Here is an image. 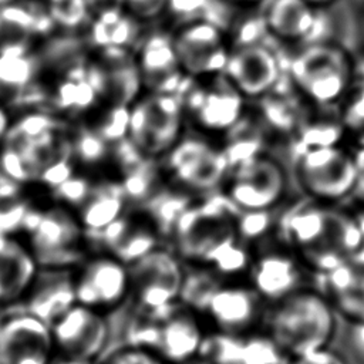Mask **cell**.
<instances>
[{"instance_id":"obj_1","label":"cell","mask_w":364,"mask_h":364,"mask_svg":"<svg viewBox=\"0 0 364 364\" xmlns=\"http://www.w3.org/2000/svg\"><path fill=\"white\" fill-rule=\"evenodd\" d=\"M284 236L304 269L324 276L364 247L351 215L327 203L310 200L283 220Z\"/></svg>"},{"instance_id":"obj_2","label":"cell","mask_w":364,"mask_h":364,"mask_svg":"<svg viewBox=\"0 0 364 364\" xmlns=\"http://www.w3.org/2000/svg\"><path fill=\"white\" fill-rule=\"evenodd\" d=\"M172 235L175 255L196 267H206L219 277L235 279L247 272L252 259L239 243L237 219L215 205L185 208Z\"/></svg>"},{"instance_id":"obj_3","label":"cell","mask_w":364,"mask_h":364,"mask_svg":"<svg viewBox=\"0 0 364 364\" xmlns=\"http://www.w3.org/2000/svg\"><path fill=\"white\" fill-rule=\"evenodd\" d=\"M337 316L331 300L321 290L301 287L267 306L263 328L289 360L331 346Z\"/></svg>"},{"instance_id":"obj_4","label":"cell","mask_w":364,"mask_h":364,"mask_svg":"<svg viewBox=\"0 0 364 364\" xmlns=\"http://www.w3.org/2000/svg\"><path fill=\"white\" fill-rule=\"evenodd\" d=\"M289 77L301 97L317 105H331L350 92L354 64L341 46L313 43L291 58Z\"/></svg>"},{"instance_id":"obj_5","label":"cell","mask_w":364,"mask_h":364,"mask_svg":"<svg viewBox=\"0 0 364 364\" xmlns=\"http://www.w3.org/2000/svg\"><path fill=\"white\" fill-rule=\"evenodd\" d=\"M294 178L310 200L327 205L340 202L355 193L354 152L337 142L309 145L296 159Z\"/></svg>"},{"instance_id":"obj_6","label":"cell","mask_w":364,"mask_h":364,"mask_svg":"<svg viewBox=\"0 0 364 364\" xmlns=\"http://www.w3.org/2000/svg\"><path fill=\"white\" fill-rule=\"evenodd\" d=\"M185 118L176 94L149 92L131 105L128 138L146 158L165 156L181 141Z\"/></svg>"},{"instance_id":"obj_7","label":"cell","mask_w":364,"mask_h":364,"mask_svg":"<svg viewBox=\"0 0 364 364\" xmlns=\"http://www.w3.org/2000/svg\"><path fill=\"white\" fill-rule=\"evenodd\" d=\"M225 198L240 212H270L284 196V168L272 156H243L229 169L223 183Z\"/></svg>"},{"instance_id":"obj_8","label":"cell","mask_w":364,"mask_h":364,"mask_svg":"<svg viewBox=\"0 0 364 364\" xmlns=\"http://www.w3.org/2000/svg\"><path fill=\"white\" fill-rule=\"evenodd\" d=\"M128 269L134 307L161 313L179 303L186 270L175 252L158 246Z\"/></svg>"},{"instance_id":"obj_9","label":"cell","mask_w":364,"mask_h":364,"mask_svg":"<svg viewBox=\"0 0 364 364\" xmlns=\"http://www.w3.org/2000/svg\"><path fill=\"white\" fill-rule=\"evenodd\" d=\"M28 236L30 250L38 267L74 270L85 260L80 246L84 229L78 216L64 206L43 210L38 225Z\"/></svg>"},{"instance_id":"obj_10","label":"cell","mask_w":364,"mask_h":364,"mask_svg":"<svg viewBox=\"0 0 364 364\" xmlns=\"http://www.w3.org/2000/svg\"><path fill=\"white\" fill-rule=\"evenodd\" d=\"M168 176L185 191L206 192L223 183L230 158L202 138H181L164 156Z\"/></svg>"},{"instance_id":"obj_11","label":"cell","mask_w":364,"mask_h":364,"mask_svg":"<svg viewBox=\"0 0 364 364\" xmlns=\"http://www.w3.org/2000/svg\"><path fill=\"white\" fill-rule=\"evenodd\" d=\"M172 40L188 78L206 80L223 74L232 48L218 23L195 20L181 24Z\"/></svg>"},{"instance_id":"obj_12","label":"cell","mask_w":364,"mask_h":364,"mask_svg":"<svg viewBox=\"0 0 364 364\" xmlns=\"http://www.w3.org/2000/svg\"><path fill=\"white\" fill-rule=\"evenodd\" d=\"M74 287L77 303L108 316L129 303L128 264L112 255H97L75 269Z\"/></svg>"},{"instance_id":"obj_13","label":"cell","mask_w":364,"mask_h":364,"mask_svg":"<svg viewBox=\"0 0 364 364\" xmlns=\"http://www.w3.org/2000/svg\"><path fill=\"white\" fill-rule=\"evenodd\" d=\"M57 354L50 324L21 307L4 311L0 364H51Z\"/></svg>"},{"instance_id":"obj_14","label":"cell","mask_w":364,"mask_h":364,"mask_svg":"<svg viewBox=\"0 0 364 364\" xmlns=\"http://www.w3.org/2000/svg\"><path fill=\"white\" fill-rule=\"evenodd\" d=\"M196 81L200 84L191 88L182 100L185 117L203 132L220 134L232 129L243 115L245 98L223 75Z\"/></svg>"},{"instance_id":"obj_15","label":"cell","mask_w":364,"mask_h":364,"mask_svg":"<svg viewBox=\"0 0 364 364\" xmlns=\"http://www.w3.org/2000/svg\"><path fill=\"white\" fill-rule=\"evenodd\" d=\"M267 304L249 283L223 280L210 296L203 317L212 330L247 334L263 327Z\"/></svg>"},{"instance_id":"obj_16","label":"cell","mask_w":364,"mask_h":364,"mask_svg":"<svg viewBox=\"0 0 364 364\" xmlns=\"http://www.w3.org/2000/svg\"><path fill=\"white\" fill-rule=\"evenodd\" d=\"M58 354L100 361L109 341L108 316L75 303L51 324Z\"/></svg>"},{"instance_id":"obj_17","label":"cell","mask_w":364,"mask_h":364,"mask_svg":"<svg viewBox=\"0 0 364 364\" xmlns=\"http://www.w3.org/2000/svg\"><path fill=\"white\" fill-rule=\"evenodd\" d=\"M209 331L210 327L200 313L178 303L161 313L155 353L166 364H183L200 357Z\"/></svg>"},{"instance_id":"obj_18","label":"cell","mask_w":364,"mask_h":364,"mask_svg":"<svg viewBox=\"0 0 364 364\" xmlns=\"http://www.w3.org/2000/svg\"><path fill=\"white\" fill-rule=\"evenodd\" d=\"M222 75L245 100H255L273 90L280 77V65L267 47L250 43L232 48Z\"/></svg>"},{"instance_id":"obj_19","label":"cell","mask_w":364,"mask_h":364,"mask_svg":"<svg viewBox=\"0 0 364 364\" xmlns=\"http://www.w3.org/2000/svg\"><path fill=\"white\" fill-rule=\"evenodd\" d=\"M136 63L141 71L142 84L149 92L176 94L185 81L172 34L154 31L138 44Z\"/></svg>"},{"instance_id":"obj_20","label":"cell","mask_w":364,"mask_h":364,"mask_svg":"<svg viewBox=\"0 0 364 364\" xmlns=\"http://www.w3.org/2000/svg\"><path fill=\"white\" fill-rule=\"evenodd\" d=\"M304 266L291 252H264L252 259L247 270L249 284L262 297V300L270 306L301 286Z\"/></svg>"},{"instance_id":"obj_21","label":"cell","mask_w":364,"mask_h":364,"mask_svg":"<svg viewBox=\"0 0 364 364\" xmlns=\"http://www.w3.org/2000/svg\"><path fill=\"white\" fill-rule=\"evenodd\" d=\"M75 303L74 270L40 267L20 307L51 326Z\"/></svg>"},{"instance_id":"obj_22","label":"cell","mask_w":364,"mask_h":364,"mask_svg":"<svg viewBox=\"0 0 364 364\" xmlns=\"http://www.w3.org/2000/svg\"><path fill=\"white\" fill-rule=\"evenodd\" d=\"M324 290L337 313L347 321L364 320V247L323 276Z\"/></svg>"},{"instance_id":"obj_23","label":"cell","mask_w":364,"mask_h":364,"mask_svg":"<svg viewBox=\"0 0 364 364\" xmlns=\"http://www.w3.org/2000/svg\"><path fill=\"white\" fill-rule=\"evenodd\" d=\"M318 9L306 0H267L262 13L264 31L283 43H299L316 28Z\"/></svg>"},{"instance_id":"obj_24","label":"cell","mask_w":364,"mask_h":364,"mask_svg":"<svg viewBox=\"0 0 364 364\" xmlns=\"http://www.w3.org/2000/svg\"><path fill=\"white\" fill-rule=\"evenodd\" d=\"M31 44L14 43L0 47V98H9L17 90L37 80L43 68Z\"/></svg>"},{"instance_id":"obj_25","label":"cell","mask_w":364,"mask_h":364,"mask_svg":"<svg viewBox=\"0 0 364 364\" xmlns=\"http://www.w3.org/2000/svg\"><path fill=\"white\" fill-rule=\"evenodd\" d=\"M127 205L121 182L102 181L92 186L90 198L78 208V220L84 230H98L125 215Z\"/></svg>"},{"instance_id":"obj_26","label":"cell","mask_w":364,"mask_h":364,"mask_svg":"<svg viewBox=\"0 0 364 364\" xmlns=\"http://www.w3.org/2000/svg\"><path fill=\"white\" fill-rule=\"evenodd\" d=\"M87 44L88 40L73 33H65L63 36L48 38L37 54L43 67L65 75L73 68L88 63L85 58Z\"/></svg>"},{"instance_id":"obj_27","label":"cell","mask_w":364,"mask_h":364,"mask_svg":"<svg viewBox=\"0 0 364 364\" xmlns=\"http://www.w3.org/2000/svg\"><path fill=\"white\" fill-rule=\"evenodd\" d=\"M98 98L100 95L87 78L73 80L64 77L51 94V105L57 111L77 115L90 109Z\"/></svg>"},{"instance_id":"obj_28","label":"cell","mask_w":364,"mask_h":364,"mask_svg":"<svg viewBox=\"0 0 364 364\" xmlns=\"http://www.w3.org/2000/svg\"><path fill=\"white\" fill-rule=\"evenodd\" d=\"M245 334L209 331L200 357L210 364H243Z\"/></svg>"},{"instance_id":"obj_29","label":"cell","mask_w":364,"mask_h":364,"mask_svg":"<svg viewBox=\"0 0 364 364\" xmlns=\"http://www.w3.org/2000/svg\"><path fill=\"white\" fill-rule=\"evenodd\" d=\"M340 127L354 151L364 149V85L351 88L344 97Z\"/></svg>"},{"instance_id":"obj_30","label":"cell","mask_w":364,"mask_h":364,"mask_svg":"<svg viewBox=\"0 0 364 364\" xmlns=\"http://www.w3.org/2000/svg\"><path fill=\"white\" fill-rule=\"evenodd\" d=\"M74 159L82 165H98L111 152V145L101 136L97 128L81 125L71 138Z\"/></svg>"},{"instance_id":"obj_31","label":"cell","mask_w":364,"mask_h":364,"mask_svg":"<svg viewBox=\"0 0 364 364\" xmlns=\"http://www.w3.org/2000/svg\"><path fill=\"white\" fill-rule=\"evenodd\" d=\"M156 247L155 232L145 225H134L132 222L129 230L111 255L129 266Z\"/></svg>"},{"instance_id":"obj_32","label":"cell","mask_w":364,"mask_h":364,"mask_svg":"<svg viewBox=\"0 0 364 364\" xmlns=\"http://www.w3.org/2000/svg\"><path fill=\"white\" fill-rule=\"evenodd\" d=\"M154 161L152 158H145L136 168L124 175L121 185L128 203L145 205L154 196L156 179Z\"/></svg>"},{"instance_id":"obj_33","label":"cell","mask_w":364,"mask_h":364,"mask_svg":"<svg viewBox=\"0 0 364 364\" xmlns=\"http://www.w3.org/2000/svg\"><path fill=\"white\" fill-rule=\"evenodd\" d=\"M46 4L55 26L67 31L90 26L92 20L87 0H46Z\"/></svg>"},{"instance_id":"obj_34","label":"cell","mask_w":364,"mask_h":364,"mask_svg":"<svg viewBox=\"0 0 364 364\" xmlns=\"http://www.w3.org/2000/svg\"><path fill=\"white\" fill-rule=\"evenodd\" d=\"M131 107L127 105H111L102 115L97 125V131L109 144L114 145L125 138L129 132Z\"/></svg>"},{"instance_id":"obj_35","label":"cell","mask_w":364,"mask_h":364,"mask_svg":"<svg viewBox=\"0 0 364 364\" xmlns=\"http://www.w3.org/2000/svg\"><path fill=\"white\" fill-rule=\"evenodd\" d=\"M30 203L20 193L0 195V232L11 236L23 230V220Z\"/></svg>"},{"instance_id":"obj_36","label":"cell","mask_w":364,"mask_h":364,"mask_svg":"<svg viewBox=\"0 0 364 364\" xmlns=\"http://www.w3.org/2000/svg\"><path fill=\"white\" fill-rule=\"evenodd\" d=\"M219 0H168L166 13L181 24L195 20H210L209 14L213 11Z\"/></svg>"},{"instance_id":"obj_37","label":"cell","mask_w":364,"mask_h":364,"mask_svg":"<svg viewBox=\"0 0 364 364\" xmlns=\"http://www.w3.org/2000/svg\"><path fill=\"white\" fill-rule=\"evenodd\" d=\"M92 186L94 183L88 178L74 173L70 179H67L60 186L53 189L51 195L55 200L78 209L90 198Z\"/></svg>"},{"instance_id":"obj_38","label":"cell","mask_w":364,"mask_h":364,"mask_svg":"<svg viewBox=\"0 0 364 364\" xmlns=\"http://www.w3.org/2000/svg\"><path fill=\"white\" fill-rule=\"evenodd\" d=\"M74 175V155H73V145L71 138L70 144L65 149L40 173L38 181L46 185L50 191L60 186L63 182L70 179Z\"/></svg>"},{"instance_id":"obj_39","label":"cell","mask_w":364,"mask_h":364,"mask_svg":"<svg viewBox=\"0 0 364 364\" xmlns=\"http://www.w3.org/2000/svg\"><path fill=\"white\" fill-rule=\"evenodd\" d=\"M100 364H166L155 351L139 348L129 344H122L121 347L107 353Z\"/></svg>"},{"instance_id":"obj_40","label":"cell","mask_w":364,"mask_h":364,"mask_svg":"<svg viewBox=\"0 0 364 364\" xmlns=\"http://www.w3.org/2000/svg\"><path fill=\"white\" fill-rule=\"evenodd\" d=\"M0 172L20 185L36 181L26 159L17 151L3 145L0 149Z\"/></svg>"},{"instance_id":"obj_41","label":"cell","mask_w":364,"mask_h":364,"mask_svg":"<svg viewBox=\"0 0 364 364\" xmlns=\"http://www.w3.org/2000/svg\"><path fill=\"white\" fill-rule=\"evenodd\" d=\"M168 0H124V9L139 23L152 21L166 13Z\"/></svg>"},{"instance_id":"obj_42","label":"cell","mask_w":364,"mask_h":364,"mask_svg":"<svg viewBox=\"0 0 364 364\" xmlns=\"http://www.w3.org/2000/svg\"><path fill=\"white\" fill-rule=\"evenodd\" d=\"M344 343L355 364H364V320L348 321Z\"/></svg>"},{"instance_id":"obj_43","label":"cell","mask_w":364,"mask_h":364,"mask_svg":"<svg viewBox=\"0 0 364 364\" xmlns=\"http://www.w3.org/2000/svg\"><path fill=\"white\" fill-rule=\"evenodd\" d=\"M286 364H350L348 360L331 346L289 358Z\"/></svg>"},{"instance_id":"obj_44","label":"cell","mask_w":364,"mask_h":364,"mask_svg":"<svg viewBox=\"0 0 364 364\" xmlns=\"http://www.w3.org/2000/svg\"><path fill=\"white\" fill-rule=\"evenodd\" d=\"M357 166V188L355 193H358L364 199V149L353 151Z\"/></svg>"},{"instance_id":"obj_45","label":"cell","mask_w":364,"mask_h":364,"mask_svg":"<svg viewBox=\"0 0 364 364\" xmlns=\"http://www.w3.org/2000/svg\"><path fill=\"white\" fill-rule=\"evenodd\" d=\"M51 364H100V361H92V360H87V358L57 354Z\"/></svg>"},{"instance_id":"obj_46","label":"cell","mask_w":364,"mask_h":364,"mask_svg":"<svg viewBox=\"0 0 364 364\" xmlns=\"http://www.w3.org/2000/svg\"><path fill=\"white\" fill-rule=\"evenodd\" d=\"M10 127L11 125H10L9 114H7V111L3 107H0V141L4 139V136H6V134H7Z\"/></svg>"},{"instance_id":"obj_47","label":"cell","mask_w":364,"mask_h":364,"mask_svg":"<svg viewBox=\"0 0 364 364\" xmlns=\"http://www.w3.org/2000/svg\"><path fill=\"white\" fill-rule=\"evenodd\" d=\"M230 4L242 6V7H255L259 4H264L267 0H226Z\"/></svg>"},{"instance_id":"obj_48","label":"cell","mask_w":364,"mask_h":364,"mask_svg":"<svg viewBox=\"0 0 364 364\" xmlns=\"http://www.w3.org/2000/svg\"><path fill=\"white\" fill-rule=\"evenodd\" d=\"M351 215H353V218H354V220H355V223H357V226L360 229V233H361L363 242H364V209H360L357 213L353 212Z\"/></svg>"},{"instance_id":"obj_49","label":"cell","mask_w":364,"mask_h":364,"mask_svg":"<svg viewBox=\"0 0 364 364\" xmlns=\"http://www.w3.org/2000/svg\"><path fill=\"white\" fill-rule=\"evenodd\" d=\"M307 3H310L313 7L318 9V10H323V9H327L330 6H333L334 3H337L338 0H306Z\"/></svg>"},{"instance_id":"obj_50","label":"cell","mask_w":364,"mask_h":364,"mask_svg":"<svg viewBox=\"0 0 364 364\" xmlns=\"http://www.w3.org/2000/svg\"><path fill=\"white\" fill-rule=\"evenodd\" d=\"M183 364H210V363L206 358H203V357H196V358H193L191 361H186Z\"/></svg>"},{"instance_id":"obj_51","label":"cell","mask_w":364,"mask_h":364,"mask_svg":"<svg viewBox=\"0 0 364 364\" xmlns=\"http://www.w3.org/2000/svg\"><path fill=\"white\" fill-rule=\"evenodd\" d=\"M3 316H4V310L0 309V324H1V320H3Z\"/></svg>"},{"instance_id":"obj_52","label":"cell","mask_w":364,"mask_h":364,"mask_svg":"<svg viewBox=\"0 0 364 364\" xmlns=\"http://www.w3.org/2000/svg\"><path fill=\"white\" fill-rule=\"evenodd\" d=\"M361 31H363V36H364V18H363V24H361Z\"/></svg>"}]
</instances>
